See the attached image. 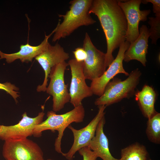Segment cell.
<instances>
[{
  "instance_id": "1",
  "label": "cell",
  "mask_w": 160,
  "mask_h": 160,
  "mask_svg": "<svg viewBox=\"0 0 160 160\" xmlns=\"http://www.w3.org/2000/svg\"><path fill=\"white\" fill-rule=\"evenodd\" d=\"M89 13L97 17L105 35L107 46L105 66L107 68L114 59L113 52L126 41L127 20L118 0H92Z\"/></svg>"
},
{
  "instance_id": "2",
  "label": "cell",
  "mask_w": 160,
  "mask_h": 160,
  "mask_svg": "<svg viewBox=\"0 0 160 160\" xmlns=\"http://www.w3.org/2000/svg\"><path fill=\"white\" fill-rule=\"evenodd\" d=\"M92 0H73L70 1L69 10L65 15H59L63 18L59 22L52 39L55 42L69 36L79 27L93 24L96 21L90 16L89 10Z\"/></svg>"
},
{
  "instance_id": "3",
  "label": "cell",
  "mask_w": 160,
  "mask_h": 160,
  "mask_svg": "<svg viewBox=\"0 0 160 160\" xmlns=\"http://www.w3.org/2000/svg\"><path fill=\"white\" fill-rule=\"evenodd\" d=\"M85 116V109L82 104L62 114H57L53 111H48L47 114V119L35 126L33 135L39 137L44 131H57L58 134L55 142V149L57 153L62 154L63 153L61 150V142L65 129L73 122H82Z\"/></svg>"
},
{
  "instance_id": "4",
  "label": "cell",
  "mask_w": 160,
  "mask_h": 160,
  "mask_svg": "<svg viewBox=\"0 0 160 160\" xmlns=\"http://www.w3.org/2000/svg\"><path fill=\"white\" fill-rule=\"evenodd\" d=\"M141 74V71L136 68L132 71L128 77L123 81L119 78H113L106 85L103 95L96 99L95 105L107 107L124 98L132 97Z\"/></svg>"
},
{
  "instance_id": "5",
  "label": "cell",
  "mask_w": 160,
  "mask_h": 160,
  "mask_svg": "<svg viewBox=\"0 0 160 160\" xmlns=\"http://www.w3.org/2000/svg\"><path fill=\"white\" fill-rule=\"evenodd\" d=\"M68 65V63L65 61L56 65L51 68L49 76L50 81L46 91L52 96V110L55 112L60 111L70 101L68 84H65L64 78L65 71Z\"/></svg>"
},
{
  "instance_id": "6",
  "label": "cell",
  "mask_w": 160,
  "mask_h": 160,
  "mask_svg": "<svg viewBox=\"0 0 160 160\" xmlns=\"http://www.w3.org/2000/svg\"><path fill=\"white\" fill-rule=\"evenodd\" d=\"M2 155L6 160H44L43 153L40 146L27 138L5 141Z\"/></svg>"
},
{
  "instance_id": "7",
  "label": "cell",
  "mask_w": 160,
  "mask_h": 160,
  "mask_svg": "<svg viewBox=\"0 0 160 160\" xmlns=\"http://www.w3.org/2000/svg\"><path fill=\"white\" fill-rule=\"evenodd\" d=\"M83 48L86 53L84 62L83 72L86 79L91 81L101 76L106 71L105 53L93 44L87 33H86Z\"/></svg>"
},
{
  "instance_id": "8",
  "label": "cell",
  "mask_w": 160,
  "mask_h": 160,
  "mask_svg": "<svg viewBox=\"0 0 160 160\" xmlns=\"http://www.w3.org/2000/svg\"><path fill=\"white\" fill-rule=\"evenodd\" d=\"M118 1L127 20L126 41L130 44L134 42L139 35V22L146 21L151 10L140 9L141 0H118Z\"/></svg>"
},
{
  "instance_id": "9",
  "label": "cell",
  "mask_w": 160,
  "mask_h": 160,
  "mask_svg": "<svg viewBox=\"0 0 160 160\" xmlns=\"http://www.w3.org/2000/svg\"><path fill=\"white\" fill-rule=\"evenodd\" d=\"M97 106L98 110L97 114L86 127L80 129L74 128L71 125L68 127L72 131L74 137L73 143L69 151L62 154L68 160H73L76 152L83 147L88 146L94 137L97 126L105 116L104 111L106 107L103 105Z\"/></svg>"
},
{
  "instance_id": "10",
  "label": "cell",
  "mask_w": 160,
  "mask_h": 160,
  "mask_svg": "<svg viewBox=\"0 0 160 160\" xmlns=\"http://www.w3.org/2000/svg\"><path fill=\"white\" fill-rule=\"evenodd\" d=\"M68 63L71 75L70 102L75 107L82 104L84 98L92 96L93 94L90 87L87 85L85 81L83 72L84 62H79L72 59L68 61Z\"/></svg>"
},
{
  "instance_id": "11",
  "label": "cell",
  "mask_w": 160,
  "mask_h": 160,
  "mask_svg": "<svg viewBox=\"0 0 160 160\" xmlns=\"http://www.w3.org/2000/svg\"><path fill=\"white\" fill-rule=\"evenodd\" d=\"M45 113L43 111L33 118L27 115L26 112L22 115L21 119L17 124L10 126L1 125L0 139L6 141L17 140L27 138L33 135L35 126L43 121Z\"/></svg>"
},
{
  "instance_id": "12",
  "label": "cell",
  "mask_w": 160,
  "mask_h": 160,
  "mask_svg": "<svg viewBox=\"0 0 160 160\" xmlns=\"http://www.w3.org/2000/svg\"><path fill=\"white\" fill-rule=\"evenodd\" d=\"M130 44L126 41L122 43L119 47L116 57L107 69L101 76L92 81L90 87L93 94L99 97L101 96L107 84L117 74L123 73L126 76L129 75L123 68V61L124 53Z\"/></svg>"
},
{
  "instance_id": "13",
  "label": "cell",
  "mask_w": 160,
  "mask_h": 160,
  "mask_svg": "<svg viewBox=\"0 0 160 160\" xmlns=\"http://www.w3.org/2000/svg\"><path fill=\"white\" fill-rule=\"evenodd\" d=\"M69 57V54L65 51L59 44L56 43L54 46L49 44L46 49L35 58L42 67L45 73L43 83L37 87V92H46L51 68L56 65L65 61Z\"/></svg>"
},
{
  "instance_id": "14",
  "label": "cell",
  "mask_w": 160,
  "mask_h": 160,
  "mask_svg": "<svg viewBox=\"0 0 160 160\" xmlns=\"http://www.w3.org/2000/svg\"><path fill=\"white\" fill-rule=\"evenodd\" d=\"M139 32L138 37L130 44L125 52L123 60L128 62L132 60H136L145 66L147 62L146 56L148 53V39L150 36L148 28L146 25H142Z\"/></svg>"
},
{
  "instance_id": "15",
  "label": "cell",
  "mask_w": 160,
  "mask_h": 160,
  "mask_svg": "<svg viewBox=\"0 0 160 160\" xmlns=\"http://www.w3.org/2000/svg\"><path fill=\"white\" fill-rule=\"evenodd\" d=\"M55 30L56 28L48 35H45L44 40L38 45L31 46L28 43L25 45L22 44L20 46V50L17 52L11 54L3 53L0 60L5 59L8 63H11L17 59H19L22 63L32 62L34 58L46 49L49 44L48 39Z\"/></svg>"
},
{
  "instance_id": "16",
  "label": "cell",
  "mask_w": 160,
  "mask_h": 160,
  "mask_svg": "<svg viewBox=\"0 0 160 160\" xmlns=\"http://www.w3.org/2000/svg\"><path fill=\"white\" fill-rule=\"evenodd\" d=\"M105 122L104 116L99 121L95 135L88 147L95 153L97 158L103 160H120L114 158L110 152L108 140L103 131Z\"/></svg>"
},
{
  "instance_id": "17",
  "label": "cell",
  "mask_w": 160,
  "mask_h": 160,
  "mask_svg": "<svg viewBox=\"0 0 160 160\" xmlns=\"http://www.w3.org/2000/svg\"><path fill=\"white\" fill-rule=\"evenodd\" d=\"M134 95L142 114L149 119L156 112L154 108L156 92L152 87L145 84L141 91H135Z\"/></svg>"
},
{
  "instance_id": "18",
  "label": "cell",
  "mask_w": 160,
  "mask_h": 160,
  "mask_svg": "<svg viewBox=\"0 0 160 160\" xmlns=\"http://www.w3.org/2000/svg\"><path fill=\"white\" fill-rule=\"evenodd\" d=\"M148 152L143 145L136 143L121 149L120 160H147Z\"/></svg>"
},
{
  "instance_id": "19",
  "label": "cell",
  "mask_w": 160,
  "mask_h": 160,
  "mask_svg": "<svg viewBox=\"0 0 160 160\" xmlns=\"http://www.w3.org/2000/svg\"><path fill=\"white\" fill-rule=\"evenodd\" d=\"M146 132L151 142L157 144L160 143V113L157 112L149 119L147 122Z\"/></svg>"
},
{
  "instance_id": "20",
  "label": "cell",
  "mask_w": 160,
  "mask_h": 160,
  "mask_svg": "<svg viewBox=\"0 0 160 160\" xmlns=\"http://www.w3.org/2000/svg\"><path fill=\"white\" fill-rule=\"evenodd\" d=\"M148 23L150 26L148 29L151 43L156 45L157 40L160 38V16L148 17Z\"/></svg>"
},
{
  "instance_id": "21",
  "label": "cell",
  "mask_w": 160,
  "mask_h": 160,
  "mask_svg": "<svg viewBox=\"0 0 160 160\" xmlns=\"http://www.w3.org/2000/svg\"><path fill=\"white\" fill-rule=\"evenodd\" d=\"M0 89L5 91L12 96L15 102H17V99L20 96L17 92L19 89L14 84L7 82L4 83H0Z\"/></svg>"
},
{
  "instance_id": "22",
  "label": "cell",
  "mask_w": 160,
  "mask_h": 160,
  "mask_svg": "<svg viewBox=\"0 0 160 160\" xmlns=\"http://www.w3.org/2000/svg\"><path fill=\"white\" fill-rule=\"evenodd\" d=\"M83 157V160H97V157L95 153L88 146L83 147L78 151Z\"/></svg>"
},
{
  "instance_id": "23",
  "label": "cell",
  "mask_w": 160,
  "mask_h": 160,
  "mask_svg": "<svg viewBox=\"0 0 160 160\" xmlns=\"http://www.w3.org/2000/svg\"><path fill=\"white\" fill-rule=\"evenodd\" d=\"M75 59L78 62H84L86 57V53L83 48L77 47L73 51Z\"/></svg>"
},
{
  "instance_id": "24",
  "label": "cell",
  "mask_w": 160,
  "mask_h": 160,
  "mask_svg": "<svg viewBox=\"0 0 160 160\" xmlns=\"http://www.w3.org/2000/svg\"><path fill=\"white\" fill-rule=\"evenodd\" d=\"M148 2L151 3L153 4V11L155 14V16H160V0H141V3L143 4H147Z\"/></svg>"
},
{
  "instance_id": "25",
  "label": "cell",
  "mask_w": 160,
  "mask_h": 160,
  "mask_svg": "<svg viewBox=\"0 0 160 160\" xmlns=\"http://www.w3.org/2000/svg\"><path fill=\"white\" fill-rule=\"evenodd\" d=\"M2 53L3 52L0 50V57L2 56Z\"/></svg>"
},
{
  "instance_id": "26",
  "label": "cell",
  "mask_w": 160,
  "mask_h": 160,
  "mask_svg": "<svg viewBox=\"0 0 160 160\" xmlns=\"http://www.w3.org/2000/svg\"><path fill=\"white\" fill-rule=\"evenodd\" d=\"M47 160H53V159H48Z\"/></svg>"
},
{
  "instance_id": "27",
  "label": "cell",
  "mask_w": 160,
  "mask_h": 160,
  "mask_svg": "<svg viewBox=\"0 0 160 160\" xmlns=\"http://www.w3.org/2000/svg\"><path fill=\"white\" fill-rule=\"evenodd\" d=\"M1 125H0V130H1Z\"/></svg>"
},
{
  "instance_id": "28",
  "label": "cell",
  "mask_w": 160,
  "mask_h": 160,
  "mask_svg": "<svg viewBox=\"0 0 160 160\" xmlns=\"http://www.w3.org/2000/svg\"><path fill=\"white\" fill-rule=\"evenodd\" d=\"M149 160H151V159H150Z\"/></svg>"
}]
</instances>
